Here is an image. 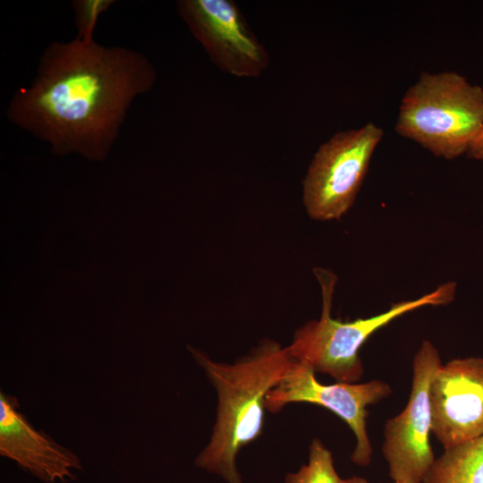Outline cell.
<instances>
[{"label": "cell", "mask_w": 483, "mask_h": 483, "mask_svg": "<svg viewBox=\"0 0 483 483\" xmlns=\"http://www.w3.org/2000/svg\"><path fill=\"white\" fill-rule=\"evenodd\" d=\"M156 71L143 55L93 38L53 42L30 87L13 96L7 117L55 155L103 160L133 99L152 89Z\"/></svg>", "instance_id": "6da1fadb"}, {"label": "cell", "mask_w": 483, "mask_h": 483, "mask_svg": "<svg viewBox=\"0 0 483 483\" xmlns=\"http://www.w3.org/2000/svg\"><path fill=\"white\" fill-rule=\"evenodd\" d=\"M188 348L217 395L210 439L194 464L221 477L226 483H242L236 466L237 455L262 435L265 398L295 360L287 346L270 339L261 341L250 353L233 363L213 360L203 352Z\"/></svg>", "instance_id": "7a4b0ae2"}, {"label": "cell", "mask_w": 483, "mask_h": 483, "mask_svg": "<svg viewBox=\"0 0 483 483\" xmlns=\"http://www.w3.org/2000/svg\"><path fill=\"white\" fill-rule=\"evenodd\" d=\"M314 272L322 291L321 316L296 329L287 347L295 360L309 366L315 373L331 376L337 382L356 383L360 379L364 369L359 352L376 331L417 309L450 303L456 290L455 283H445L418 299L394 303L383 313L341 321L331 317L335 275L323 268Z\"/></svg>", "instance_id": "3957f363"}, {"label": "cell", "mask_w": 483, "mask_h": 483, "mask_svg": "<svg viewBox=\"0 0 483 483\" xmlns=\"http://www.w3.org/2000/svg\"><path fill=\"white\" fill-rule=\"evenodd\" d=\"M483 129V88L454 72H423L404 94L395 130L433 155L467 153Z\"/></svg>", "instance_id": "277c9868"}, {"label": "cell", "mask_w": 483, "mask_h": 483, "mask_svg": "<svg viewBox=\"0 0 483 483\" xmlns=\"http://www.w3.org/2000/svg\"><path fill=\"white\" fill-rule=\"evenodd\" d=\"M384 135L373 123L339 131L315 153L303 181V204L319 221L340 219L353 205Z\"/></svg>", "instance_id": "5b68a950"}, {"label": "cell", "mask_w": 483, "mask_h": 483, "mask_svg": "<svg viewBox=\"0 0 483 483\" xmlns=\"http://www.w3.org/2000/svg\"><path fill=\"white\" fill-rule=\"evenodd\" d=\"M441 364L435 345L423 341L412 361L409 402L399 414L385 423L382 453L394 483H423L436 460L429 439V388Z\"/></svg>", "instance_id": "8992f818"}, {"label": "cell", "mask_w": 483, "mask_h": 483, "mask_svg": "<svg viewBox=\"0 0 483 483\" xmlns=\"http://www.w3.org/2000/svg\"><path fill=\"white\" fill-rule=\"evenodd\" d=\"M315 374L309 366L295 360L284 378L267 393L266 410L276 413L294 402L317 404L329 410L354 434L356 444L351 461L360 467L369 465L373 450L367 431V407L390 396L391 386L379 379L325 385L318 381Z\"/></svg>", "instance_id": "52a82bcc"}, {"label": "cell", "mask_w": 483, "mask_h": 483, "mask_svg": "<svg viewBox=\"0 0 483 483\" xmlns=\"http://www.w3.org/2000/svg\"><path fill=\"white\" fill-rule=\"evenodd\" d=\"M178 13L211 62L239 78H256L268 67L269 55L233 0H180Z\"/></svg>", "instance_id": "ba28073f"}, {"label": "cell", "mask_w": 483, "mask_h": 483, "mask_svg": "<svg viewBox=\"0 0 483 483\" xmlns=\"http://www.w3.org/2000/svg\"><path fill=\"white\" fill-rule=\"evenodd\" d=\"M432 433L448 449L483 436V358L441 364L429 388Z\"/></svg>", "instance_id": "9c48e42d"}, {"label": "cell", "mask_w": 483, "mask_h": 483, "mask_svg": "<svg viewBox=\"0 0 483 483\" xmlns=\"http://www.w3.org/2000/svg\"><path fill=\"white\" fill-rule=\"evenodd\" d=\"M16 397L0 394V454L46 483H67L82 470L79 457L18 411Z\"/></svg>", "instance_id": "30bf717a"}, {"label": "cell", "mask_w": 483, "mask_h": 483, "mask_svg": "<svg viewBox=\"0 0 483 483\" xmlns=\"http://www.w3.org/2000/svg\"><path fill=\"white\" fill-rule=\"evenodd\" d=\"M423 483H483V436L444 449Z\"/></svg>", "instance_id": "8fae6325"}, {"label": "cell", "mask_w": 483, "mask_h": 483, "mask_svg": "<svg viewBox=\"0 0 483 483\" xmlns=\"http://www.w3.org/2000/svg\"><path fill=\"white\" fill-rule=\"evenodd\" d=\"M331 451L318 438L312 439L309 461L294 472H288L284 483H342Z\"/></svg>", "instance_id": "7c38bea8"}, {"label": "cell", "mask_w": 483, "mask_h": 483, "mask_svg": "<svg viewBox=\"0 0 483 483\" xmlns=\"http://www.w3.org/2000/svg\"><path fill=\"white\" fill-rule=\"evenodd\" d=\"M114 3L111 0H78L72 7L75 13V22L78 28V38H93L94 29L99 15Z\"/></svg>", "instance_id": "4fadbf2b"}, {"label": "cell", "mask_w": 483, "mask_h": 483, "mask_svg": "<svg viewBox=\"0 0 483 483\" xmlns=\"http://www.w3.org/2000/svg\"><path fill=\"white\" fill-rule=\"evenodd\" d=\"M467 154L474 159L483 160V129L470 144Z\"/></svg>", "instance_id": "5bb4252c"}, {"label": "cell", "mask_w": 483, "mask_h": 483, "mask_svg": "<svg viewBox=\"0 0 483 483\" xmlns=\"http://www.w3.org/2000/svg\"><path fill=\"white\" fill-rule=\"evenodd\" d=\"M342 483H369V482L364 478L352 476L347 479H343Z\"/></svg>", "instance_id": "9a60e30c"}, {"label": "cell", "mask_w": 483, "mask_h": 483, "mask_svg": "<svg viewBox=\"0 0 483 483\" xmlns=\"http://www.w3.org/2000/svg\"><path fill=\"white\" fill-rule=\"evenodd\" d=\"M394 483V482H393Z\"/></svg>", "instance_id": "2e32d148"}]
</instances>
